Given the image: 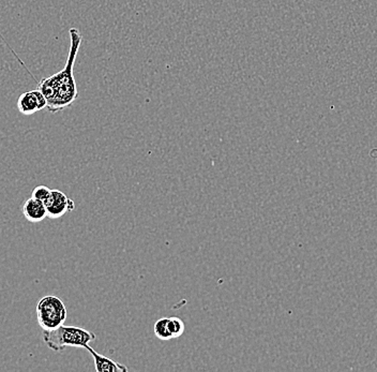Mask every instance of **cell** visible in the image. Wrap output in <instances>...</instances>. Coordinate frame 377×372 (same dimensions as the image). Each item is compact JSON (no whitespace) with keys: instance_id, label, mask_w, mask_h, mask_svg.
<instances>
[{"instance_id":"1","label":"cell","mask_w":377,"mask_h":372,"mask_svg":"<svg viewBox=\"0 0 377 372\" xmlns=\"http://www.w3.org/2000/svg\"><path fill=\"white\" fill-rule=\"evenodd\" d=\"M69 35L71 46L65 68L52 76L42 78L38 84V89L48 100L46 108L51 113H58L69 108L78 97L73 68L83 38L78 29H70Z\"/></svg>"},{"instance_id":"2","label":"cell","mask_w":377,"mask_h":372,"mask_svg":"<svg viewBox=\"0 0 377 372\" xmlns=\"http://www.w3.org/2000/svg\"><path fill=\"white\" fill-rule=\"evenodd\" d=\"M43 342L54 352H63L67 346L87 348L91 342L95 341V335L82 327L61 325L53 331H43Z\"/></svg>"},{"instance_id":"3","label":"cell","mask_w":377,"mask_h":372,"mask_svg":"<svg viewBox=\"0 0 377 372\" xmlns=\"http://www.w3.org/2000/svg\"><path fill=\"white\" fill-rule=\"evenodd\" d=\"M37 320L43 331H53L65 324L68 310L65 303L55 295H46L40 299L36 308Z\"/></svg>"},{"instance_id":"4","label":"cell","mask_w":377,"mask_h":372,"mask_svg":"<svg viewBox=\"0 0 377 372\" xmlns=\"http://www.w3.org/2000/svg\"><path fill=\"white\" fill-rule=\"evenodd\" d=\"M46 212L48 217L51 219H58L65 216L67 212H73L76 210V203L73 200L70 199L63 191L54 190L51 191L50 197L46 202Z\"/></svg>"},{"instance_id":"5","label":"cell","mask_w":377,"mask_h":372,"mask_svg":"<svg viewBox=\"0 0 377 372\" xmlns=\"http://www.w3.org/2000/svg\"><path fill=\"white\" fill-rule=\"evenodd\" d=\"M48 108V100L39 89L26 91L19 97L18 108L22 114L33 115Z\"/></svg>"},{"instance_id":"6","label":"cell","mask_w":377,"mask_h":372,"mask_svg":"<svg viewBox=\"0 0 377 372\" xmlns=\"http://www.w3.org/2000/svg\"><path fill=\"white\" fill-rule=\"evenodd\" d=\"M23 214H24L26 220L33 223L41 222L48 217L44 202L33 199V197H31L25 202L24 205H23Z\"/></svg>"},{"instance_id":"7","label":"cell","mask_w":377,"mask_h":372,"mask_svg":"<svg viewBox=\"0 0 377 372\" xmlns=\"http://www.w3.org/2000/svg\"><path fill=\"white\" fill-rule=\"evenodd\" d=\"M86 350L93 355V361H95V370L98 372L129 371L128 367L117 363V361H113V359L108 358V357L104 356V355L99 354L93 348H91V346H87Z\"/></svg>"},{"instance_id":"8","label":"cell","mask_w":377,"mask_h":372,"mask_svg":"<svg viewBox=\"0 0 377 372\" xmlns=\"http://www.w3.org/2000/svg\"><path fill=\"white\" fill-rule=\"evenodd\" d=\"M155 335L159 338L160 340H170L172 339V334L168 327V318H162L157 320L155 324Z\"/></svg>"},{"instance_id":"9","label":"cell","mask_w":377,"mask_h":372,"mask_svg":"<svg viewBox=\"0 0 377 372\" xmlns=\"http://www.w3.org/2000/svg\"><path fill=\"white\" fill-rule=\"evenodd\" d=\"M168 327H170V334H172V339L179 338L183 333H185V325L180 318L177 316H172L168 318Z\"/></svg>"},{"instance_id":"10","label":"cell","mask_w":377,"mask_h":372,"mask_svg":"<svg viewBox=\"0 0 377 372\" xmlns=\"http://www.w3.org/2000/svg\"><path fill=\"white\" fill-rule=\"evenodd\" d=\"M51 191H52V189L48 188V187L41 185V186L36 187V188L33 189V193H31V197H33V199L36 200H39V201L41 202H46V200H48V197H50Z\"/></svg>"}]
</instances>
